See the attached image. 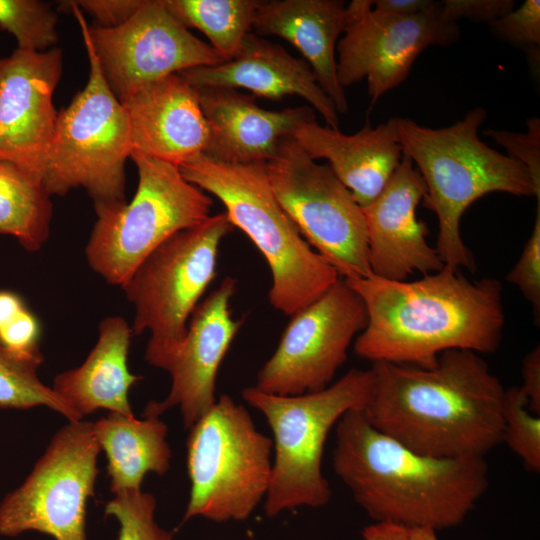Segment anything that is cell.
Here are the masks:
<instances>
[{
	"label": "cell",
	"mask_w": 540,
	"mask_h": 540,
	"mask_svg": "<svg viewBox=\"0 0 540 540\" xmlns=\"http://www.w3.org/2000/svg\"><path fill=\"white\" fill-rule=\"evenodd\" d=\"M370 370L361 411L407 448L436 458L485 457L502 443L506 389L480 354L453 349L429 368L377 361Z\"/></svg>",
	"instance_id": "1"
},
{
	"label": "cell",
	"mask_w": 540,
	"mask_h": 540,
	"mask_svg": "<svg viewBox=\"0 0 540 540\" xmlns=\"http://www.w3.org/2000/svg\"><path fill=\"white\" fill-rule=\"evenodd\" d=\"M345 280L367 313L354 352L371 363L429 368L448 350L489 354L501 345L505 313L496 278L471 281L459 269L444 266L416 280L375 275Z\"/></svg>",
	"instance_id": "2"
},
{
	"label": "cell",
	"mask_w": 540,
	"mask_h": 540,
	"mask_svg": "<svg viewBox=\"0 0 540 540\" xmlns=\"http://www.w3.org/2000/svg\"><path fill=\"white\" fill-rule=\"evenodd\" d=\"M335 426L334 472L375 523L455 527L488 489L485 457L422 455L374 428L360 409Z\"/></svg>",
	"instance_id": "3"
},
{
	"label": "cell",
	"mask_w": 540,
	"mask_h": 540,
	"mask_svg": "<svg viewBox=\"0 0 540 540\" xmlns=\"http://www.w3.org/2000/svg\"><path fill=\"white\" fill-rule=\"evenodd\" d=\"M485 118V109L476 107L452 125L435 129L394 117L402 153L425 182L424 205L437 216L436 251L445 266L470 272L475 271V260L460 233L467 208L492 192L540 201L525 166L480 140Z\"/></svg>",
	"instance_id": "4"
},
{
	"label": "cell",
	"mask_w": 540,
	"mask_h": 540,
	"mask_svg": "<svg viewBox=\"0 0 540 540\" xmlns=\"http://www.w3.org/2000/svg\"><path fill=\"white\" fill-rule=\"evenodd\" d=\"M179 168L187 181L223 203L232 225L263 255L272 277L269 302L276 310L292 316L340 278L276 199L266 163L229 164L201 155Z\"/></svg>",
	"instance_id": "5"
},
{
	"label": "cell",
	"mask_w": 540,
	"mask_h": 540,
	"mask_svg": "<svg viewBox=\"0 0 540 540\" xmlns=\"http://www.w3.org/2000/svg\"><path fill=\"white\" fill-rule=\"evenodd\" d=\"M373 377L370 369H351L323 390L295 396L242 391L243 399L266 418L274 436V461L265 512L274 517L300 506L321 507L331 498L322 473V457L330 430L344 413L362 410Z\"/></svg>",
	"instance_id": "6"
},
{
	"label": "cell",
	"mask_w": 540,
	"mask_h": 540,
	"mask_svg": "<svg viewBox=\"0 0 540 540\" xmlns=\"http://www.w3.org/2000/svg\"><path fill=\"white\" fill-rule=\"evenodd\" d=\"M80 29L89 60L88 81L58 111L40 181L51 196L83 188L96 209L126 202L125 165L133 149L126 111Z\"/></svg>",
	"instance_id": "7"
},
{
	"label": "cell",
	"mask_w": 540,
	"mask_h": 540,
	"mask_svg": "<svg viewBox=\"0 0 540 540\" xmlns=\"http://www.w3.org/2000/svg\"><path fill=\"white\" fill-rule=\"evenodd\" d=\"M233 229L226 212L210 215L160 244L121 286L135 309L133 335L150 333V365L167 371L172 365L189 319L217 275L219 246Z\"/></svg>",
	"instance_id": "8"
},
{
	"label": "cell",
	"mask_w": 540,
	"mask_h": 540,
	"mask_svg": "<svg viewBox=\"0 0 540 540\" xmlns=\"http://www.w3.org/2000/svg\"><path fill=\"white\" fill-rule=\"evenodd\" d=\"M130 158L138 173L132 200L96 208L97 220L85 247L89 267L119 287L160 244L204 222L213 205L178 166L137 151Z\"/></svg>",
	"instance_id": "9"
},
{
	"label": "cell",
	"mask_w": 540,
	"mask_h": 540,
	"mask_svg": "<svg viewBox=\"0 0 540 540\" xmlns=\"http://www.w3.org/2000/svg\"><path fill=\"white\" fill-rule=\"evenodd\" d=\"M273 441L259 432L249 412L221 395L191 428L187 468L191 482L184 521L247 519L266 496Z\"/></svg>",
	"instance_id": "10"
},
{
	"label": "cell",
	"mask_w": 540,
	"mask_h": 540,
	"mask_svg": "<svg viewBox=\"0 0 540 540\" xmlns=\"http://www.w3.org/2000/svg\"><path fill=\"white\" fill-rule=\"evenodd\" d=\"M273 193L304 240L340 275L372 274L362 207L328 164H318L291 138L266 163Z\"/></svg>",
	"instance_id": "11"
},
{
	"label": "cell",
	"mask_w": 540,
	"mask_h": 540,
	"mask_svg": "<svg viewBox=\"0 0 540 540\" xmlns=\"http://www.w3.org/2000/svg\"><path fill=\"white\" fill-rule=\"evenodd\" d=\"M100 450L92 422L69 421L58 430L25 481L0 502V535L37 531L54 540H87L86 506Z\"/></svg>",
	"instance_id": "12"
},
{
	"label": "cell",
	"mask_w": 540,
	"mask_h": 540,
	"mask_svg": "<svg viewBox=\"0 0 540 540\" xmlns=\"http://www.w3.org/2000/svg\"><path fill=\"white\" fill-rule=\"evenodd\" d=\"M66 3L86 32L104 78L121 103L149 83L223 62L209 44L168 10L164 0H144L127 22L113 28L89 27L84 14L70 1Z\"/></svg>",
	"instance_id": "13"
},
{
	"label": "cell",
	"mask_w": 540,
	"mask_h": 540,
	"mask_svg": "<svg viewBox=\"0 0 540 540\" xmlns=\"http://www.w3.org/2000/svg\"><path fill=\"white\" fill-rule=\"evenodd\" d=\"M367 324L360 296L340 277L321 297L291 316L256 388L295 396L328 387Z\"/></svg>",
	"instance_id": "14"
},
{
	"label": "cell",
	"mask_w": 540,
	"mask_h": 540,
	"mask_svg": "<svg viewBox=\"0 0 540 540\" xmlns=\"http://www.w3.org/2000/svg\"><path fill=\"white\" fill-rule=\"evenodd\" d=\"M347 27L337 43V75L345 89L368 83L369 111L408 77L418 56L429 46H449L460 36L457 22L437 8L397 16L373 8V1L354 0L346 7Z\"/></svg>",
	"instance_id": "15"
},
{
	"label": "cell",
	"mask_w": 540,
	"mask_h": 540,
	"mask_svg": "<svg viewBox=\"0 0 540 540\" xmlns=\"http://www.w3.org/2000/svg\"><path fill=\"white\" fill-rule=\"evenodd\" d=\"M62 70L58 48L44 52L17 48L0 58V160L39 180L56 126L53 94Z\"/></svg>",
	"instance_id": "16"
},
{
	"label": "cell",
	"mask_w": 540,
	"mask_h": 540,
	"mask_svg": "<svg viewBox=\"0 0 540 540\" xmlns=\"http://www.w3.org/2000/svg\"><path fill=\"white\" fill-rule=\"evenodd\" d=\"M426 191L420 172L403 155L381 193L362 207L373 275L404 281L415 273L427 275L445 266L427 241V224L417 218L416 209Z\"/></svg>",
	"instance_id": "17"
},
{
	"label": "cell",
	"mask_w": 540,
	"mask_h": 540,
	"mask_svg": "<svg viewBox=\"0 0 540 540\" xmlns=\"http://www.w3.org/2000/svg\"><path fill=\"white\" fill-rule=\"evenodd\" d=\"M236 280L226 277L194 309L180 350L168 369L171 388L163 401H151L145 414L160 416L178 406L186 428H191L215 404L218 369L242 320L230 308Z\"/></svg>",
	"instance_id": "18"
},
{
	"label": "cell",
	"mask_w": 540,
	"mask_h": 540,
	"mask_svg": "<svg viewBox=\"0 0 540 540\" xmlns=\"http://www.w3.org/2000/svg\"><path fill=\"white\" fill-rule=\"evenodd\" d=\"M210 134L206 156L229 164L267 163L282 140L303 123L314 121L311 107L272 111L236 89L192 86Z\"/></svg>",
	"instance_id": "19"
},
{
	"label": "cell",
	"mask_w": 540,
	"mask_h": 540,
	"mask_svg": "<svg viewBox=\"0 0 540 540\" xmlns=\"http://www.w3.org/2000/svg\"><path fill=\"white\" fill-rule=\"evenodd\" d=\"M122 105L132 151L178 167L206 154L207 122L194 88L179 74L139 88Z\"/></svg>",
	"instance_id": "20"
},
{
	"label": "cell",
	"mask_w": 540,
	"mask_h": 540,
	"mask_svg": "<svg viewBox=\"0 0 540 540\" xmlns=\"http://www.w3.org/2000/svg\"><path fill=\"white\" fill-rule=\"evenodd\" d=\"M178 74L195 87L243 88L270 100H280L288 95L300 96L319 112L327 126L339 129L336 107L319 86L308 63L293 57L282 46L251 32L232 59Z\"/></svg>",
	"instance_id": "21"
},
{
	"label": "cell",
	"mask_w": 540,
	"mask_h": 540,
	"mask_svg": "<svg viewBox=\"0 0 540 540\" xmlns=\"http://www.w3.org/2000/svg\"><path fill=\"white\" fill-rule=\"evenodd\" d=\"M291 138L313 160L326 159L361 207L381 193L403 157L394 118L376 128L366 123L351 135L314 120L300 125Z\"/></svg>",
	"instance_id": "22"
},
{
	"label": "cell",
	"mask_w": 540,
	"mask_h": 540,
	"mask_svg": "<svg viewBox=\"0 0 540 540\" xmlns=\"http://www.w3.org/2000/svg\"><path fill=\"white\" fill-rule=\"evenodd\" d=\"M346 7L341 0L261 1L253 21L258 34L278 36L301 53L338 114L348 110L336 60L337 40L348 23Z\"/></svg>",
	"instance_id": "23"
},
{
	"label": "cell",
	"mask_w": 540,
	"mask_h": 540,
	"mask_svg": "<svg viewBox=\"0 0 540 540\" xmlns=\"http://www.w3.org/2000/svg\"><path fill=\"white\" fill-rule=\"evenodd\" d=\"M132 336V328L123 317H105L85 361L54 378L53 391L80 419L98 409L133 416L128 392L142 377L128 369Z\"/></svg>",
	"instance_id": "24"
},
{
	"label": "cell",
	"mask_w": 540,
	"mask_h": 540,
	"mask_svg": "<svg viewBox=\"0 0 540 540\" xmlns=\"http://www.w3.org/2000/svg\"><path fill=\"white\" fill-rule=\"evenodd\" d=\"M100 449L107 457L110 490L113 494L141 489L144 476L165 474L170 466L167 425L157 415L143 419L109 413L93 423Z\"/></svg>",
	"instance_id": "25"
},
{
	"label": "cell",
	"mask_w": 540,
	"mask_h": 540,
	"mask_svg": "<svg viewBox=\"0 0 540 540\" xmlns=\"http://www.w3.org/2000/svg\"><path fill=\"white\" fill-rule=\"evenodd\" d=\"M53 217L51 195L38 178L0 160V234L10 235L29 252L47 242Z\"/></svg>",
	"instance_id": "26"
},
{
	"label": "cell",
	"mask_w": 540,
	"mask_h": 540,
	"mask_svg": "<svg viewBox=\"0 0 540 540\" xmlns=\"http://www.w3.org/2000/svg\"><path fill=\"white\" fill-rule=\"evenodd\" d=\"M259 0H164L187 28L201 31L223 62L232 59L253 29Z\"/></svg>",
	"instance_id": "27"
},
{
	"label": "cell",
	"mask_w": 540,
	"mask_h": 540,
	"mask_svg": "<svg viewBox=\"0 0 540 540\" xmlns=\"http://www.w3.org/2000/svg\"><path fill=\"white\" fill-rule=\"evenodd\" d=\"M43 359L40 351L17 352L0 345V408L47 406L69 421L81 420L51 387L39 379L38 369Z\"/></svg>",
	"instance_id": "28"
},
{
	"label": "cell",
	"mask_w": 540,
	"mask_h": 540,
	"mask_svg": "<svg viewBox=\"0 0 540 540\" xmlns=\"http://www.w3.org/2000/svg\"><path fill=\"white\" fill-rule=\"evenodd\" d=\"M57 14L40 0H0V29L10 33L18 49L44 52L58 41Z\"/></svg>",
	"instance_id": "29"
},
{
	"label": "cell",
	"mask_w": 540,
	"mask_h": 540,
	"mask_svg": "<svg viewBox=\"0 0 540 540\" xmlns=\"http://www.w3.org/2000/svg\"><path fill=\"white\" fill-rule=\"evenodd\" d=\"M502 443L522 460L527 470L540 471V415L530 411L520 387L505 390L502 407Z\"/></svg>",
	"instance_id": "30"
},
{
	"label": "cell",
	"mask_w": 540,
	"mask_h": 540,
	"mask_svg": "<svg viewBox=\"0 0 540 540\" xmlns=\"http://www.w3.org/2000/svg\"><path fill=\"white\" fill-rule=\"evenodd\" d=\"M156 500L141 489L114 494L105 505V514L120 525L116 540H173L172 533L155 521Z\"/></svg>",
	"instance_id": "31"
},
{
	"label": "cell",
	"mask_w": 540,
	"mask_h": 540,
	"mask_svg": "<svg viewBox=\"0 0 540 540\" xmlns=\"http://www.w3.org/2000/svg\"><path fill=\"white\" fill-rule=\"evenodd\" d=\"M506 280L516 286L531 304L534 323L540 324V201H537L533 230Z\"/></svg>",
	"instance_id": "32"
},
{
	"label": "cell",
	"mask_w": 540,
	"mask_h": 540,
	"mask_svg": "<svg viewBox=\"0 0 540 540\" xmlns=\"http://www.w3.org/2000/svg\"><path fill=\"white\" fill-rule=\"evenodd\" d=\"M497 36L539 56L540 1L525 0L523 4L490 23Z\"/></svg>",
	"instance_id": "33"
},
{
	"label": "cell",
	"mask_w": 540,
	"mask_h": 540,
	"mask_svg": "<svg viewBox=\"0 0 540 540\" xmlns=\"http://www.w3.org/2000/svg\"><path fill=\"white\" fill-rule=\"evenodd\" d=\"M526 126L525 132L488 129L483 134L505 148L507 156L523 164L540 191V119L531 117Z\"/></svg>",
	"instance_id": "34"
},
{
	"label": "cell",
	"mask_w": 540,
	"mask_h": 540,
	"mask_svg": "<svg viewBox=\"0 0 540 540\" xmlns=\"http://www.w3.org/2000/svg\"><path fill=\"white\" fill-rule=\"evenodd\" d=\"M515 8L513 0H444L442 14L457 22L466 18L475 22L491 23Z\"/></svg>",
	"instance_id": "35"
},
{
	"label": "cell",
	"mask_w": 540,
	"mask_h": 540,
	"mask_svg": "<svg viewBox=\"0 0 540 540\" xmlns=\"http://www.w3.org/2000/svg\"><path fill=\"white\" fill-rule=\"evenodd\" d=\"M39 336V322L25 307L0 329V345L17 352H36L40 351Z\"/></svg>",
	"instance_id": "36"
},
{
	"label": "cell",
	"mask_w": 540,
	"mask_h": 540,
	"mask_svg": "<svg viewBox=\"0 0 540 540\" xmlns=\"http://www.w3.org/2000/svg\"><path fill=\"white\" fill-rule=\"evenodd\" d=\"M82 13L90 15L98 27L113 28L127 22L144 0H79L70 1Z\"/></svg>",
	"instance_id": "37"
},
{
	"label": "cell",
	"mask_w": 540,
	"mask_h": 540,
	"mask_svg": "<svg viewBox=\"0 0 540 540\" xmlns=\"http://www.w3.org/2000/svg\"><path fill=\"white\" fill-rule=\"evenodd\" d=\"M523 384L531 412L540 415V347L535 346L523 358L521 365Z\"/></svg>",
	"instance_id": "38"
},
{
	"label": "cell",
	"mask_w": 540,
	"mask_h": 540,
	"mask_svg": "<svg viewBox=\"0 0 540 540\" xmlns=\"http://www.w3.org/2000/svg\"><path fill=\"white\" fill-rule=\"evenodd\" d=\"M440 1L433 0H376L374 9L397 16H411L434 10Z\"/></svg>",
	"instance_id": "39"
},
{
	"label": "cell",
	"mask_w": 540,
	"mask_h": 540,
	"mask_svg": "<svg viewBox=\"0 0 540 540\" xmlns=\"http://www.w3.org/2000/svg\"><path fill=\"white\" fill-rule=\"evenodd\" d=\"M380 524L383 525L392 540H438L436 531L430 528Z\"/></svg>",
	"instance_id": "40"
},
{
	"label": "cell",
	"mask_w": 540,
	"mask_h": 540,
	"mask_svg": "<svg viewBox=\"0 0 540 540\" xmlns=\"http://www.w3.org/2000/svg\"><path fill=\"white\" fill-rule=\"evenodd\" d=\"M24 308L25 305L17 294L10 291H0V329Z\"/></svg>",
	"instance_id": "41"
},
{
	"label": "cell",
	"mask_w": 540,
	"mask_h": 540,
	"mask_svg": "<svg viewBox=\"0 0 540 540\" xmlns=\"http://www.w3.org/2000/svg\"><path fill=\"white\" fill-rule=\"evenodd\" d=\"M362 536L364 540H392L383 525L380 523H375L365 527Z\"/></svg>",
	"instance_id": "42"
}]
</instances>
